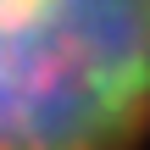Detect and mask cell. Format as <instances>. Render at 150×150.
<instances>
[{
  "instance_id": "obj_1",
  "label": "cell",
  "mask_w": 150,
  "mask_h": 150,
  "mask_svg": "<svg viewBox=\"0 0 150 150\" xmlns=\"http://www.w3.org/2000/svg\"><path fill=\"white\" fill-rule=\"evenodd\" d=\"M150 139V0H0V150H139Z\"/></svg>"
}]
</instances>
